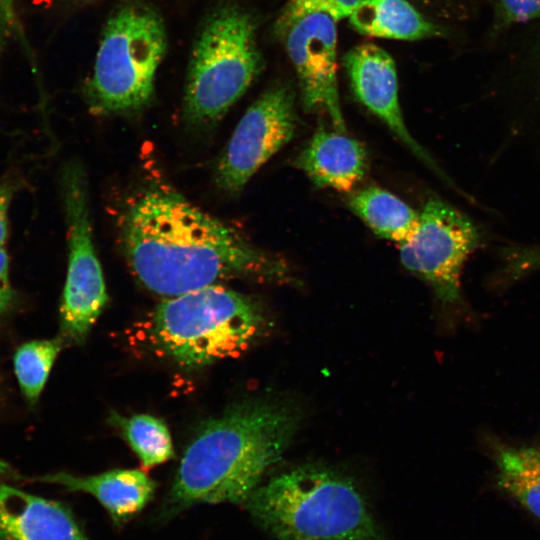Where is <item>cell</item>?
I'll use <instances>...</instances> for the list:
<instances>
[{
    "mask_svg": "<svg viewBox=\"0 0 540 540\" xmlns=\"http://www.w3.org/2000/svg\"><path fill=\"white\" fill-rule=\"evenodd\" d=\"M336 22L324 13L305 15L283 34L307 111L325 113L335 130L346 133L337 83Z\"/></svg>",
    "mask_w": 540,
    "mask_h": 540,
    "instance_id": "cell-10",
    "label": "cell"
},
{
    "mask_svg": "<svg viewBox=\"0 0 540 540\" xmlns=\"http://www.w3.org/2000/svg\"><path fill=\"white\" fill-rule=\"evenodd\" d=\"M15 0H0V18L9 20L14 15Z\"/></svg>",
    "mask_w": 540,
    "mask_h": 540,
    "instance_id": "cell-24",
    "label": "cell"
},
{
    "mask_svg": "<svg viewBox=\"0 0 540 540\" xmlns=\"http://www.w3.org/2000/svg\"><path fill=\"white\" fill-rule=\"evenodd\" d=\"M348 18L357 32L371 37L414 41L443 34L407 0H363Z\"/></svg>",
    "mask_w": 540,
    "mask_h": 540,
    "instance_id": "cell-16",
    "label": "cell"
},
{
    "mask_svg": "<svg viewBox=\"0 0 540 540\" xmlns=\"http://www.w3.org/2000/svg\"><path fill=\"white\" fill-rule=\"evenodd\" d=\"M481 243L477 225L440 199H429L413 234L399 244L403 266L426 281L445 307L463 306L461 272Z\"/></svg>",
    "mask_w": 540,
    "mask_h": 540,
    "instance_id": "cell-8",
    "label": "cell"
},
{
    "mask_svg": "<svg viewBox=\"0 0 540 540\" xmlns=\"http://www.w3.org/2000/svg\"><path fill=\"white\" fill-rule=\"evenodd\" d=\"M295 165L317 187L350 192L367 173L368 155L363 144L346 133L319 128Z\"/></svg>",
    "mask_w": 540,
    "mask_h": 540,
    "instance_id": "cell-13",
    "label": "cell"
},
{
    "mask_svg": "<svg viewBox=\"0 0 540 540\" xmlns=\"http://www.w3.org/2000/svg\"><path fill=\"white\" fill-rule=\"evenodd\" d=\"M61 187L68 267L60 305V331L65 343L81 344L103 312L108 294L92 239L86 177L78 163L64 168Z\"/></svg>",
    "mask_w": 540,
    "mask_h": 540,
    "instance_id": "cell-7",
    "label": "cell"
},
{
    "mask_svg": "<svg viewBox=\"0 0 540 540\" xmlns=\"http://www.w3.org/2000/svg\"><path fill=\"white\" fill-rule=\"evenodd\" d=\"M120 236L134 276L166 298L231 279H289L282 259L165 184L151 183L132 196L121 214Z\"/></svg>",
    "mask_w": 540,
    "mask_h": 540,
    "instance_id": "cell-1",
    "label": "cell"
},
{
    "mask_svg": "<svg viewBox=\"0 0 540 540\" xmlns=\"http://www.w3.org/2000/svg\"><path fill=\"white\" fill-rule=\"evenodd\" d=\"M255 25L236 7L218 10L201 31L190 61L184 112L194 125L220 119L261 70Z\"/></svg>",
    "mask_w": 540,
    "mask_h": 540,
    "instance_id": "cell-5",
    "label": "cell"
},
{
    "mask_svg": "<svg viewBox=\"0 0 540 540\" xmlns=\"http://www.w3.org/2000/svg\"><path fill=\"white\" fill-rule=\"evenodd\" d=\"M0 540H90L61 503L0 483Z\"/></svg>",
    "mask_w": 540,
    "mask_h": 540,
    "instance_id": "cell-12",
    "label": "cell"
},
{
    "mask_svg": "<svg viewBox=\"0 0 540 540\" xmlns=\"http://www.w3.org/2000/svg\"><path fill=\"white\" fill-rule=\"evenodd\" d=\"M12 199L9 185L0 184V249L4 248L8 238V212Z\"/></svg>",
    "mask_w": 540,
    "mask_h": 540,
    "instance_id": "cell-23",
    "label": "cell"
},
{
    "mask_svg": "<svg viewBox=\"0 0 540 540\" xmlns=\"http://www.w3.org/2000/svg\"><path fill=\"white\" fill-rule=\"evenodd\" d=\"M344 65L356 98L417 158L449 180L407 129L399 102L396 65L390 54L376 44L362 43L345 55Z\"/></svg>",
    "mask_w": 540,
    "mask_h": 540,
    "instance_id": "cell-11",
    "label": "cell"
},
{
    "mask_svg": "<svg viewBox=\"0 0 540 540\" xmlns=\"http://www.w3.org/2000/svg\"><path fill=\"white\" fill-rule=\"evenodd\" d=\"M348 207L376 235L398 244L415 231L419 212L391 192L368 186L351 193Z\"/></svg>",
    "mask_w": 540,
    "mask_h": 540,
    "instance_id": "cell-17",
    "label": "cell"
},
{
    "mask_svg": "<svg viewBox=\"0 0 540 540\" xmlns=\"http://www.w3.org/2000/svg\"><path fill=\"white\" fill-rule=\"evenodd\" d=\"M160 17L141 5H127L108 20L87 87L89 104L98 113L142 108L154 90L166 50Z\"/></svg>",
    "mask_w": 540,
    "mask_h": 540,
    "instance_id": "cell-6",
    "label": "cell"
},
{
    "mask_svg": "<svg viewBox=\"0 0 540 540\" xmlns=\"http://www.w3.org/2000/svg\"><path fill=\"white\" fill-rule=\"evenodd\" d=\"M263 322L250 297L212 285L163 300L142 333L157 355L197 369L243 353L260 335Z\"/></svg>",
    "mask_w": 540,
    "mask_h": 540,
    "instance_id": "cell-4",
    "label": "cell"
},
{
    "mask_svg": "<svg viewBox=\"0 0 540 540\" xmlns=\"http://www.w3.org/2000/svg\"><path fill=\"white\" fill-rule=\"evenodd\" d=\"M14 291L10 281L9 257L5 248L0 249V316L6 314L14 303Z\"/></svg>",
    "mask_w": 540,
    "mask_h": 540,
    "instance_id": "cell-22",
    "label": "cell"
},
{
    "mask_svg": "<svg viewBox=\"0 0 540 540\" xmlns=\"http://www.w3.org/2000/svg\"><path fill=\"white\" fill-rule=\"evenodd\" d=\"M299 423L292 404L271 398L241 401L208 421L183 454L168 512L198 503L245 504L281 459Z\"/></svg>",
    "mask_w": 540,
    "mask_h": 540,
    "instance_id": "cell-2",
    "label": "cell"
},
{
    "mask_svg": "<svg viewBox=\"0 0 540 540\" xmlns=\"http://www.w3.org/2000/svg\"><path fill=\"white\" fill-rule=\"evenodd\" d=\"M109 421L123 434L145 468L162 464L174 457L170 432L161 419L148 414L122 417L114 412Z\"/></svg>",
    "mask_w": 540,
    "mask_h": 540,
    "instance_id": "cell-18",
    "label": "cell"
},
{
    "mask_svg": "<svg viewBox=\"0 0 540 540\" xmlns=\"http://www.w3.org/2000/svg\"><path fill=\"white\" fill-rule=\"evenodd\" d=\"M245 505L276 540H390L357 484L324 465L274 475Z\"/></svg>",
    "mask_w": 540,
    "mask_h": 540,
    "instance_id": "cell-3",
    "label": "cell"
},
{
    "mask_svg": "<svg viewBox=\"0 0 540 540\" xmlns=\"http://www.w3.org/2000/svg\"><path fill=\"white\" fill-rule=\"evenodd\" d=\"M30 481L88 493L116 523H123L140 512L153 498L156 488V483L139 469H114L84 477L59 472L30 478Z\"/></svg>",
    "mask_w": 540,
    "mask_h": 540,
    "instance_id": "cell-14",
    "label": "cell"
},
{
    "mask_svg": "<svg viewBox=\"0 0 540 540\" xmlns=\"http://www.w3.org/2000/svg\"><path fill=\"white\" fill-rule=\"evenodd\" d=\"M295 96L280 85L263 93L236 126L216 168L223 191L239 193L252 176L294 136Z\"/></svg>",
    "mask_w": 540,
    "mask_h": 540,
    "instance_id": "cell-9",
    "label": "cell"
},
{
    "mask_svg": "<svg viewBox=\"0 0 540 540\" xmlns=\"http://www.w3.org/2000/svg\"><path fill=\"white\" fill-rule=\"evenodd\" d=\"M63 338L31 340L20 345L13 357L14 372L19 388L34 406L45 387L53 364L62 350Z\"/></svg>",
    "mask_w": 540,
    "mask_h": 540,
    "instance_id": "cell-19",
    "label": "cell"
},
{
    "mask_svg": "<svg viewBox=\"0 0 540 540\" xmlns=\"http://www.w3.org/2000/svg\"><path fill=\"white\" fill-rule=\"evenodd\" d=\"M499 6L507 22H526L540 18V0H499Z\"/></svg>",
    "mask_w": 540,
    "mask_h": 540,
    "instance_id": "cell-21",
    "label": "cell"
},
{
    "mask_svg": "<svg viewBox=\"0 0 540 540\" xmlns=\"http://www.w3.org/2000/svg\"><path fill=\"white\" fill-rule=\"evenodd\" d=\"M363 0H288L277 22L282 35L298 19L313 13H324L335 21L348 18Z\"/></svg>",
    "mask_w": 540,
    "mask_h": 540,
    "instance_id": "cell-20",
    "label": "cell"
},
{
    "mask_svg": "<svg viewBox=\"0 0 540 540\" xmlns=\"http://www.w3.org/2000/svg\"><path fill=\"white\" fill-rule=\"evenodd\" d=\"M483 444L495 465L496 488L540 521V443L514 445L484 434Z\"/></svg>",
    "mask_w": 540,
    "mask_h": 540,
    "instance_id": "cell-15",
    "label": "cell"
}]
</instances>
